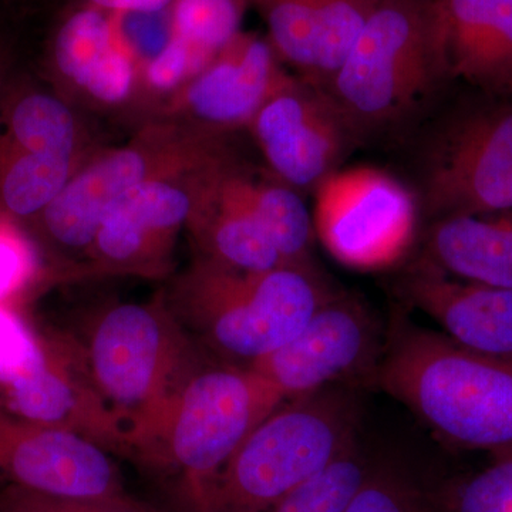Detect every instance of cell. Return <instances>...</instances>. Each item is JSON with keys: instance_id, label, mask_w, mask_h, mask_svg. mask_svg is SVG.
<instances>
[{"instance_id": "cell-31", "label": "cell", "mask_w": 512, "mask_h": 512, "mask_svg": "<svg viewBox=\"0 0 512 512\" xmlns=\"http://www.w3.org/2000/svg\"><path fill=\"white\" fill-rule=\"evenodd\" d=\"M0 512H160L133 495L106 498L55 497L0 485Z\"/></svg>"}, {"instance_id": "cell-25", "label": "cell", "mask_w": 512, "mask_h": 512, "mask_svg": "<svg viewBox=\"0 0 512 512\" xmlns=\"http://www.w3.org/2000/svg\"><path fill=\"white\" fill-rule=\"evenodd\" d=\"M251 8L254 0H173L168 13L174 36L215 56L242 32Z\"/></svg>"}, {"instance_id": "cell-19", "label": "cell", "mask_w": 512, "mask_h": 512, "mask_svg": "<svg viewBox=\"0 0 512 512\" xmlns=\"http://www.w3.org/2000/svg\"><path fill=\"white\" fill-rule=\"evenodd\" d=\"M447 80L490 99H512V0H434Z\"/></svg>"}, {"instance_id": "cell-13", "label": "cell", "mask_w": 512, "mask_h": 512, "mask_svg": "<svg viewBox=\"0 0 512 512\" xmlns=\"http://www.w3.org/2000/svg\"><path fill=\"white\" fill-rule=\"evenodd\" d=\"M43 339L39 365L0 392V406L22 419L73 431L114 457L131 460L126 430L97 392L80 340L55 329H43Z\"/></svg>"}, {"instance_id": "cell-10", "label": "cell", "mask_w": 512, "mask_h": 512, "mask_svg": "<svg viewBox=\"0 0 512 512\" xmlns=\"http://www.w3.org/2000/svg\"><path fill=\"white\" fill-rule=\"evenodd\" d=\"M386 332L357 296L336 291L288 342L249 365L285 400L332 386L373 384Z\"/></svg>"}, {"instance_id": "cell-2", "label": "cell", "mask_w": 512, "mask_h": 512, "mask_svg": "<svg viewBox=\"0 0 512 512\" xmlns=\"http://www.w3.org/2000/svg\"><path fill=\"white\" fill-rule=\"evenodd\" d=\"M164 292L175 319L205 352L249 366L295 336L336 289L315 264L244 272L195 256Z\"/></svg>"}, {"instance_id": "cell-11", "label": "cell", "mask_w": 512, "mask_h": 512, "mask_svg": "<svg viewBox=\"0 0 512 512\" xmlns=\"http://www.w3.org/2000/svg\"><path fill=\"white\" fill-rule=\"evenodd\" d=\"M231 147L195 170L156 178L128 192L101 222L84 261L82 278L170 276L177 239L194 212L205 174Z\"/></svg>"}, {"instance_id": "cell-14", "label": "cell", "mask_w": 512, "mask_h": 512, "mask_svg": "<svg viewBox=\"0 0 512 512\" xmlns=\"http://www.w3.org/2000/svg\"><path fill=\"white\" fill-rule=\"evenodd\" d=\"M0 485L67 498L126 495L113 454L94 441L0 406Z\"/></svg>"}, {"instance_id": "cell-21", "label": "cell", "mask_w": 512, "mask_h": 512, "mask_svg": "<svg viewBox=\"0 0 512 512\" xmlns=\"http://www.w3.org/2000/svg\"><path fill=\"white\" fill-rule=\"evenodd\" d=\"M0 140L46 156L84 160L99 150L82 110L52 86L6 80L0 90Z\"/></svg>"}, {"instance_id": "cell-27", "label": "cell", "mask_w": 512, "mask_h": 512, "mask_svg": "<svg viewBox=\"0 0 512 512\" xmlns=\"http://www.w3.org/2000/svg\"><path fill=\"white\" fill-rule=\"evenodd\" d=\"M214 57L180 37L171 36L164 49L140 67L147 119H157L165 104L198 76Z\"/></svg>"}, {"instance_id": "cell-1", "label": "cell", "mask_w": 512, "mask_h": 512, "mask_svg": "<svg viewBox=\"0 0 512 512\" xmlns=\"http://www.w3.org/2000/svg\"><path fill=\"white\" fill-rule=\"evenodd\" d=\"M373 384L450 446L512 458V362L396 315Z\"/></svg>"}, {"instance_id": "cell-9", "label": "cell", "mask_w": 512, "mask_h": 512, "mask_svg": "<svg viewBox=\"0 0 512 512\" xmlns=\"http://www.w3.org/2000/svg\"><path fill=\"white\" fill-rule=\"evenodd\" d=\"M419 201L386 171L339 170L315 191L316 238L340 264L380 271L402 261L416 237Z\"/></svg>"}, {"instance_id": "cell-4", "label": "cell", "mask_w": 512, "mask_h": 512, "mask_svg": "<svg viewBox=\"0 0 512 512\" xmlns=\"http://www.w3.org/2000/svg\"><path fill=\"white\" fill-rule=\"evenodd\" d=\"M231 146L228 137L165 119L148 120L119 147L99 148L30 224L57 278H82L101 222L117 202L156 178L195 170Z\"/></svg>"}, {"instance_id": "cell-7", "label": "cell", "mask_w": 512, "mask_h": 512, "mask_svg": "<svg viewBox=\"0 0 512 512\" xmlns=\"http://www.w3.org/2000/svg\"><path fill=\"white\" fill-rule=\"evenodd\" d=\"M444 82L434 0H379L345 62L322 87L360 140L409 120Z\"/></svg>"}, {"instance_id": "cell-30", "label": "cell", "mask_w": 512, "mask_h": 512, "mask_svg": "<svg viewBox=\"0 0 512 512\" xmlns=\"http://www.w3.org/2000/svg\"><path fill=\"white\" fill-rule=\"evenodd\" d=\"M444 500L448 512H512V458L493 460L444 493Z\"/></svg>"}, {"instance_id": "cell-28", "label": "cell", "mask_w": 512, "mask_h": 512, "mask_svg": "<svg viewBox=\"0 0 512 512\" xmlns=\"http://www.w3.org/2000/svg\"><path fill=\"white\" fill-rule=\"evenodd\" d=\"M28 228L0 217V303H22L36 285L45 284L52 269Z\"/></svg>"}, {"instance_id": "cell-12", "label": "cell", "mask_w": 512, "mask_h": 512, "mask_svg": "<svg viewBox=\"0 0 512 512\" xmlns=\"http://www.w3.org/2000/svg\"><path fill=\"white\" fill-rule=\"evenodd\" d=\"M247 130L269 173L301 194L315 192L338 173L359 141L328 92L292 74Z\"/></svg>"}, {"instance_id": "cell-26", "label": "cell", "mask_w": 512, "mask_h": 512, "mask_svg": "<svg viewBox=\"0 0 512 512\" xmlns=\"http://www.w3.org/2000/svg\"><path fill=\"white\" fill-rule=\"evenodd\" d=\"M369 470L355 443L268 512H345Z\"/></svg>"}, {"instance_id": "cell-23", "label": "cell", "mask_w": 512, "mask_h": 512, "mask_svg": "<svg viewBox=\"0 0 512 512\" xmlns=\"http://www.w3.org/2000/svg\"><path fill=\"white\" fill-rule=\"evenodd\" d=\"M86 160L32 153L0 140V217L32 224Z\"/></svg>"}, {"instance_id": "cell-5", "label": "cell", "mask_w": 512, "mask_h": 512, "mask_svg": "<svg viewBox=\"0 0 512 512\" xmlns=\"http://www.w3.org/2000/svg\"><path fill=\"white\" fill-rule=\"evenodd\" d=\"M356 386L332 384L286 400L220 471L202 512H268L356 443Z\"/></svg>"}, {"instance_id": "cell-33", "label": "cell", "mask_w": 512, "mask_h": 512, "mask_svg": "<svg viewBox=\"0 0 512 512\" xmlns=\"http://www.w3.org/2000/svg\"><path fill=\"white\" fill-rule=\"evenodd\" d=\"M9 55L8 47L0 40V90L8 80Z\"/></svg>"}, {"instance_id": "cell-22", "label": "cell", "mask_w": 512, "mask_h": 512, "mask_svg": "<svg viewBox=\"0 0 512 512\" xmlns=\"http://www.w3.org/2000/svg\"><path fill=\"white\" fill-rule=\"evenodd\" d=\"M420 258L454 278L512 288V210L431 222Z\"/></svg>"}, {"instance_id": "cell-6", "label": "cell", "mask_w": 512, "mask_h": 512, "mask_svg": "<svg viewBox=\"0 0 512 512\" xmlns=\"http://www.w3.org/2000/svg\"><path fill=\"white\" fill-rule=\"evenodd\" d=\"M284 402L248 366L210 355L175 397L140 466L174 481L181 511L202 512L212 483L239 444Z\"/></svg>"}, {"instance_id": "cell-16", "label": "cell", "mask_w": 512, "mask_h": 512, "mask_svg": "<svg viewBox=\"0 0 512 512\" xmlns=\"http://www.w3.org/2000/svg\"><path fill=\"white\" fill-rule=\"evenodd\" d=\"M254 171L232 147L211 165L187 225L197 256L244 272L285 265L249 202Z\"/></svg>"}, {"instance_id": "cell-15", "label": "cell", "mask_w": 512, "mask_h": 512, "mask_svg": "<svg viewBox=\"0 0 512 512\" xmlns=\"http://www.w3.org/2000/svg\"><path fill=\"white\" fill-rule=\"evenodd\" d=\"M266 36L239 32L210 64L175 94L157 119L229 137L291 77Z\"/></svg>"}, {"instance_id": "cell-17", "label": "cell", "mask_w": 512, "mask_h": 512, "mask_svg": "<svg viewBox=\"0 0 512 512\" xmlns=\"http://www.w3.org/2000/svg\"><path fill=\"white\" fill-rule=\"evenodd\" d=\"M400 293L458 345L512 362V288L454 278L419 258L404 272Z\"/></svg>"}, {"instance_id": "cell-29", "label": "cell", "mask_w": 512, "mask_h": 512, "mask_svg": "<svg viewBox=\"0 0 512 512\" xmlns=\"http://www.w3.org/2000/svg\"><path fill=\"white\" fill-rule=\"evenodd\" d=\"M345 512H448L444 494L420 490L384 468H370Z\"/></svg>"}, {"instance_id": "cell-20", "label": "cell", "mask_w": 512, "mask_h": 512, "mask_svg": "<svg viewBox=\"0 0 512 512\" xmlns=\"http://www.w3.org/2000/svg\"><path fill=\"white\" fill-rule=\"evenodd\" d=\"M127 59L116 16L72 3L50 35L46 72L50 86L82 110L109 89Z\"/></svg>"}, {"instance_id": "cell-3", "label": "cell", "mask_w": 512, "mask_h": 512, "mask_svg": "<svg viewBox=\"0 0 512 512\" xmlns=\"http://www.w3.org/2000/svg\"><path fill=\"white\" fill-rule=\"evenodd\" d=\"M80 343L97 392L126 430L131 461L140 466L175 397L210 353L175 319L164 289L148 302L101 309Z\"/></svg>"}, {"instance_id": "cell-8", "label": "cell", "mask_w": 512, "mask_h": 512, "mask_svg": "<svg viewBox=\"0 0 512 512\" xmlns=\"http://www.w3.org/2000/svg\"><path fill=\"white\" fill-rule=\"evenodd\" d=\"M484 99L427 144L416 197L431 222L512 210V99Z\"/></svg>"}, {"instance_id": "cell-24", "label": "cell", "mask_w": 512, "mask_h": 512, "mask_svg": "<svg viewBox=\"0 0 512 512\" xmlns=\"http://www.w3.org/2000/svg\"><path fill=\"white\" fill-rule=\"evenodd\" d=\"M249 202L255 217L285 264L312 265L316 232L301 192L271 173L252 175Z\"/></svg>"}, {"instance_id": "cell-18", "label": "cell", "mask_w": 512, "mask_h": 512, "mask_svg": "<svg viewBox=\"0 0 512 512\" xmlns=\"http://www.w3.org/2000/svg\"><path fill=\"white\" fill-rule=\"evenodd\" d=\"M379 0H254L266 39L286 66L325 86L335 76Z\"/></svg>"}, {"instance_id": "cell-32", "label": "cell", "mask_w": 512, "mask_h": 512, "mask_svg": "<svg viewBox=\"0 0 512 512\" xmlns=\"http://www.w3.org/2000/svg\"><path fill=\"white\" fill-rule=\"evenodd\" d=\"M72 3L103 10L110 15H148L164 12L173 0H73Z\"/></svg>"}]
</instances>
